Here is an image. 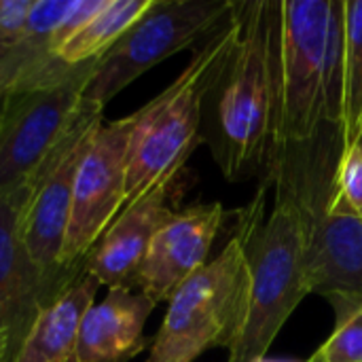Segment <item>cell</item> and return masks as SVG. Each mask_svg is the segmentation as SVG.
<instances>
[{
    "label": "cell",
    "mask_w": 362,
    "mask_h": 362,
    "mask_svg": "<svg viewBox=\"0 0 362 362\" xmlns=\"http://www.w3.org/2000/svg\"><path fill=\"white\" fill-rule=\"evenodd\" d=\"M240 38L204 102L202 140L227 180L255 176L272 153L274 53L282 0L238 2Z\"/></svg>",
    "instance_id": "6da1fadb"
},
{
    "label": "cell",
    "mask_w": 362,
    "mask_h": 362,
    "mask_svg": "<svg viewBox=\"0 0 362 362\" xmlns=\"http://www.w3.org/2000/svg\"><path fill=\"white\" fill-rule=\"evenodd\" d=\"M272 165L269 176L276 187L272 212L263 214L269 189V180H265L235 233L250 263L252 293L244 331L229 350L227 362L265 358L286 320L310 295L303 280L305 225L299 193L286 165L280 159H272Z\"/></svg>",
    "instance_id": "7a4b0ae2"
},
{
    "label": "cell",
    "mask_w": 362,
    "mask_h": 362,
    "mask_svg": "<svg viewBox=\"0 0 362 362\" xmlns=\"http://www.w3.org/2000/svg\"><path fill=\"white\" fill-rule=\"evenodd\" d=\"M240 38L238 2L229 17L210 32L178 78L134 112L127 144L125 206L157 187L176 180L202 140L204 102L227 66Z\"/></svg>",
    "instance_id": "3957f363"
},
{
    "label": "cell",
    "mask_w": 362,
    "mask_h": 362,
    "mask_svg": "<svg viewBox=\"0 0 362 362\" xmlns=\"http://www.w3.org/2000/svg\"><path fill=\"white\" fill-rule=\"evenodd\" d=\"M250 293V263L235 235L170 297L148 362H193L212 348L231 350L244 331Z\"/></svg>",
    "instance_id": "277c9868"
},
{
    "label": "cell",
    "mask_w": 362,
    "mask_h": 362,
    "mask_svg": "<svg viewBox=\"0 0 362 362\" xmlns=\"http://www.w3.org/2000/svg\"><path fill=\"white\" fill-rule=\"evenodd\" d=\"M331 0H282L274 53L272 155L310 144L325 125V57Z\"/></svg>",
    "instance_id": "5b68a950"
},
{
    "label": "cell",
    "mask_w": 362,
    "mask_h": 362,
    "mask_svg": "<svg viewBox=\"0 0 362 362\" xmlns=\"http://www.w3.org/2000/svg\"><path fill=\"white\" fill-rule=\"evenodd\" d=\"M299 193L305 225L303 280L308 293L322 295L335 308L337 325L362 308V218L335 187V170H303L280 159Z\"/></svg>",
    "instance_id": "8992f818"
},
{
    "label": "cell",
    "mask_w": 362,
    "mask_h": 362,
    "mask_svg": "<svg viewBox=\"0 0 362 362\" xmlns=\"http://www.w3.org/2000/svg\"><path fill=\"white\" fill-rule=\"evenodd\" d=\"M95 64H74L32 89L0 91V191L30 182L62 144L81 115Z\"/></svg>",
    "instance_id": "52a82bcc"
},
{
    "label": "cell",
    "mask_w": 362,
    "mask_h": 362,
    "mask_svg": "<svg viewBox=\"0 0 362 362\" xmlns=\"http://www.w3.org/2000/svg\"><path fill=\"white\" fill-rule=\"evenodd\" d=\"M227 0H155L98 59L83 100L106 106L159 62L204 40L233 11Z\"/></svg>",
    "instance_id": "ba28073f"
},
{
    "label": "cell",
    "mask_w": 362,
    "mask_h": 362,
    "mask_svg": "<svg viewBox=\"0 0 362 362\" xmlns=\"http://www.w3.org/2000/svg\"><path fill=\"white\" fill-rule=\"evenodd\" d=\"M102 119L104 108L83 100L81 115L72 129L30 180L32 191L21 216V233L28 255L53 299L62 295L81 274L66 267L64 244L70 223L76 170L91 136L104 123Z\"/></svg>",
    "instance_id": "9c48e42d"
},
{
    "label": "cell",
    "mask_w": 362,
    "mask_h": 362,
    "mask_svg": "<svg viewBox=\"0 0 362 362\" xmlns=\"http://www.w3.org/2000/svg\"><path fill=\"white\" fill-rule=\"evenodd\" d=\"M134 115L102 123L81 159L64 244V263L83 272V259L125 206L127 144Z\"/></svg>",
    "instance_id": "30bf717a"
},
{
    "label": "cell",
    "mask_w": 362,
    "mask_h": 362,
    "mask_svg": "<svg viewBox=\"0 0 362 362\" xmlns=\"http://www.w3.org/2000/svg\"><path fill=\"white\" fill-rule=\"evenodd\" d=\"M30 191L32 182L0 191V352L8 362L15 358L38 312L53 301L21 233Z\"/></svg>",
    "instance_id": "8fae6325"
},
{
    "label": "cell",
    "mask_w": 362,
    "mask_h": 362,
    "mask_svg": "<svg viewBox=\"0 0 362 362\" xmlns=\"http://www.w3.org/2000/svg\"><path fill=\"white\" fill-rule=\"evenodd\" d=\"M223 218L225 210L221 202L197 204L174 212L153 238L134 286L155 303L170 301L180 284L206 265Z\"/></svg>",
    "instance_id": "7c38bea8"
},
{
    "label": "cell",
    "mask_w": 362,
    "mask_h": 362,
    "mask_svg": "<svg viewBox=\"0 0 362 362\" xmlns=\"http://www.w3.org/2000/svg\"><path fill=\"white\" fill-rule=\"evenodd\" d=\"M174 182L157 187L123 208L83 259V272L98 280V284L108 286V291H132L153 238L176 212L170 208Z\"/></svg>",
    "instance_id": "4fadbf2b"
},
{
    "label": "cell",
    "mask_w": 362,
    "mask_h": 362,
    "mask_svg": "<svg viewBox=\"0 0 362 362\" xmlns=\"http://www.w3.org/2000/svg\"><path fill=\"white\" fill-rule=\"evenodd\" d=\"M157 303L144 293L110 288L83 316L74 362H129L146 348L144 325Z\"/></svg>",
    "instance_id": "5bb4252c"
},
{
    "label": "cell",
    "mask_w": 362,
    "mask_h": 362,
    "mask_svg": "<svg viewBox=\"0 0 362 362\" xmlns=\"http://www.w3.org/2000/svg\"><path fill=\"white\" fill-rule=\"evenodd\" d=\"M68 6L70 0H34L19 38L0 53V91L38 87L70 68L55 53V30Z\"/></svg>",
    "instance_id": "9a60e30c"
},
{
    "label": "cell",
    "mask_w": 362,
    "mask_h": 362,
    "mask_svg": "<svg viewBox=\"0 0 362 362\" xmlns=\"http://www.w3.org/2000/svg\"><path fill=\"white\" fill-rule=\"evenodd\" d=\"M100 284L81 272L76 280L34 318L13 362H74L78 329L95 303Z\"/></svg>",
    "instance_id": "2e32d148"
},
{
    "label": "cell",
    "mask_w": 362,
    "mask_h": 362,
    "mask_svg": "<svg viewBox=\"0 0 362 362\" xmlns=\"http://www.w3.org/2000/svg\"><path fill=\"white\" fill-rule=\"evenodd\" d=\"M155 0H108L59 51L64 64H85L100 59L129 25H134Z\"/></svg>",
    "instance_id": "e0dca14e"
},
{
    "label": "cell",
    "mask_w": 362,
    "mask_h": 362,
    "mask_svg": "<svg viewBox=\"0 0 362 362\" xmlns=\"http://www.w3.org/2000/svg\"><path fill=\"white\" fill-rule=\"evenodd\" d=\"M362 123V0H346L341 155L352 151Z\"/></svg>",
    "instance_id": "ac0fdd59"
},
{
    "label": "cell",
    "mask_w": 362,
    "mask_h": 362,
    "mask_svg": "<svg viewBox=\"0 0 362 362\" xmlns=\"http://www.w3.org/2000/svg\"><path fill=\"white\" fill-rule=\"evenodd\" d=\"M314 356L320 362H362V308L335 327V333Z\"/></svg>",
    "instance_id": "d6986e66"
},
{
    "label": "cell",
    "mask_w": 362,
    "mask_h": 362,
    "mask_svg": "<svg viewBox=\"0 0 362 362\" xmlns=\"http://www.w3.org/2000/svg\"><path fill=\"white\" fill-rule=\"evenodd\" d=\"M335 187L352 212L362 218V151H350L339 157L335 170Z\"/></svg>",
    "instance_id": "ffe728a7"
},
{
    "label": "cell",
    "mask_w": 362,
    "mask_h": 362,
    "mask_svg": "<svg viewBox=\"0 0 362 362\" xmlns=\"http://www.w3.org/2000/svg\"><path fill=\"white\" fill-rule=\"evenodd\" d=\"M34 0H0V53L19 38Z\"/></svg>",
    "instance_id": "44dd1931"
},
{
    "label": "cell",
    "mask_w": 362,
    "mask_h": 362,
    "mask_svg": "<svg viewBox=\"0 0 362 362\" xmlns=\"http://www.w3.org/2000/svg\"><path fill=\"white\" fill-rule=\"evenodd\" d=\"M255 362H301V361H278V358H267V356H265V358H259V361H255ZM305 362H318V361L312 356L310 361H305Z\"/></svg>",
    "instance_id": "7402d4cb"
},
{
    "label": "cell",
    "mask_w": 362,
    "mask_h": 362,
    "mask_svg": "<svg viewBox=\"0 0 362 362\" xmlns=\"http://www.w3.org/2000/svg\"><path fill=\"white\" fill-rule=\"evenodd\" d=\"M352 151H362V123H361V129H358V138H356V142H354ZM348 153H350V151H348Z\"/></svg>",
    "instance_id": "603a6c76"
},
{
    "label": "cell",
    "mask_w": 362,
    "mask_h": 362,
    "mask_svg": "<svg viewBox=\"0 0 362 362\" xmlns=\"http://www.w3.org/2000/svg\"><path fill=\"white\" fill-rule=\"evenodd\" d=\"M0 362H8V361H6V356H4L2 352H0Z\"/></svg>",
    "instance_id": "cb8c5ba5"
},
{
    "label": "cell",
    "mask_w": 362,
    "mask_h": 362,
    "mask_svg": "<svg viewBox=\"0 0 362 362\" xmlns=\"http://www.w3.org/2000/svg\"><path fill=\"white\" fill-rule=\"evenodd\" d=\"M314 358H316V356H314ZM316 361H318V358H316ZM318 362H320V361H318Z\"/></svg>",
    "instance_id": "d4e9b609"
}]
</instances>
